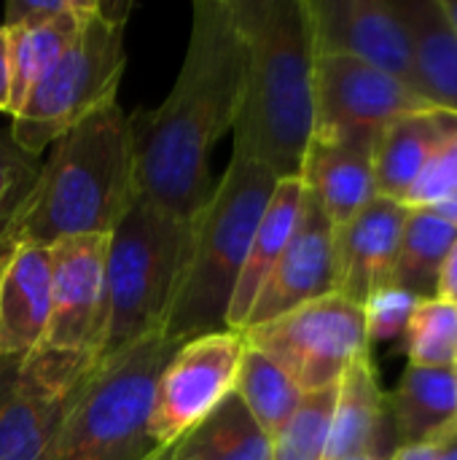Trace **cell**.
Returning a JSON list of instances; mask_svg holds the SVG:
<instances>
[{"label": "cell", "instance_id": "obj_1", "mask_svg": "<svg viewBox=\"0 0 457 460\" xmlns=\"http://www.w3.org/2000/svg\"><path fill=\"white\" fill-rule=\"evenodd\" d=\"M248 49L232 0H197L189 49L167 100L132 121L135 194L191 221L213 194L210 151L242 108Z\"/></svg>", "mask_w": 457, "mask_h": 460}, {"label": "cell", "instance_id": "obj_2", "mask_svg": "<svg viewBox=\"0 0 457 460\" xmlns=\"http://www.w3.org/2000/svg\"><path fill=\"white\" fill-rule=\"evenodd\" d=\"M248 49L234 151L299 178L315 132V38L307 0H232Z\"/></svg>", "mask_w": 457, "mask_h": 460}, {"label": "cell", "instance_id": "obj_3", "mask_svg": "<svg viewBox=\"0 0 457 460\" xmlns=\"http://www.w3.org/2000/svg\"><path fill=\"white\" fill-rule=\"evenodd\" d=\"M135 199L132 121L119 100L62 135L0 234V256L19 245L102 234L110 237Z\"/></svg>", "mask_w": 457, "mask_h": 460}, {"label": "cell", "instance_id": "obj_4", "mask_svg": "<svg viewBox=\"0 0 457 460\" xmlns=\"http://www.w3.org/2000/svg\"><path fill=\"white\" fill-rule=\"evenodd\" d=\"M275 186L277 178L267 167L245 154H232L224 178L191 218L186 264L162 326L167 340L186 342L202 334L229 332V305Z\"/></svg>", "mask_w": 457, "mask_h": 460}, {"label": "cell", "instance_id": "obj_5", "mask_svg": "<svg viewBox=\"0 0 457 460\" xmlns=\"http://www.w3.org/2000/svg\"><path fill=\"white\" fill-rule=\"evenodd\" d=\"M191 240V221L135 194L110 234L92 369L162 332Z\"/></svg>", "mask_w": 457, "mask_h": 460}, {"label": "cell", "instance_id": "obj_6", "mask_svg": "<svg viewBox=\"0 0 457 460\" xmlns=\"http://www.w3.org/2000/svg\"><path fill=\"white\" fill-rule=\"evenodd\" d=\"M180 342L162 332L94 367L43 460H145L156 380Z\"/></svg>", "mask_w": 457, "mask_h": 460}, {"label": "cell", "instance_id": "obj_7", "mask_svg": "<svg viewBox=\"0 0 457 460\" xmlns=\"http://www.w3.org/2000/svg\"><path fill=\"white\" fill-rule=\"evenodd\" d=\"M127 13L129 5L97 3L67 51L32 86L11 124V140L24 154L40 156V151L116 100L127 65Z\"/></svg>", "mask_w": 457, "mask_h": 460}, {"label": "cell", "instance_id": "obj_8", "mask_svg": "<svg viewBox=\"0 0 457 460\" xmlns=\"http://www.w3.org/2000/svg\"><path fill=\"white\" fill-rule=\"evenodd\" d=\"M242 337L250 348L272 358L302 394L337 385L345 369L369 353L364 307L339 294L302 305L242 332Z\"/></svg>", "mask_w": 457, "mask_h": 460}, {"label": "cell", "instance_id": "obj_9", "mask_svg": "<svg viewBox=\"0 0 457 460\" xmlns=\"http://www.w3.org/2000/svg\"><path fill=\"white\" fill-rule=\"evenodd\" d=\"M92 361L51 350L0 358V460H43Z\"/></svg>", "mask_w": 457, "mask_h": 460}, {"label": "cell", "instance_id": "obj_10", "mask_svg": "<svg viewBox=\"0 0 457 460\" xmlns=\"http://www.w3.org/2000/svg\"><path fill=\"white\" fill-rule=\"evenodd\" d=\"M242 350L240 332H213L180 342L162 369L151 402L148 434L159 450L175 445L234 394Z\"/></svg>", "mask_w": 457, "mask_h": 460}, {"label": "cell", "instance_id": "obj_11", "mask_svg": "<svg viewBox=\"0 0 457 460\" xmlns=\"http://www.w3.org/2000/svg\"><path fill=\"white\" fill-rule=\"evenodd\" d=\"M436 108L399 78L347 54L315 59V132L382 129L399 116Z\"/></svg>", "mask_w": 457, "mask_h": 460}, {"label": "cell", "instance_id": "obj_12", "mask_svg": "<svg viewBox=\"0 0 457 460\" xmlns=\"http://www.w3.org/2000/svg\"><path fill=\"white\" fill-rule=\"evenodd\" d=\"M315 51L356 57L423 97L407 24L391 0H307Z\"/></svg>", "mask_w": 457, "mask_h": 460}, {"label": "cell", "instance_id": "obj_13", "mask_svg": "<svg viewBox=\"0 0 457 460\" xmlns=\"http://www.w3.org/2000/svg\"><path fill=\"white\" fill-rule=\"evenodd\" d=\"M110 237L89 234L54 243L51 251V315L38 348L67 356H86L100 332L105 259Z\"/></svg>", "mask_w": 457, "mask_h": 460}, {"label": "cell", "instance_id": "obj_14", "mask_svg": "<svg viewBox=\"0 0 457 460\" xmlns=\"http://www.w3.org/2000/svg\"><path fill=\"white\" fill-rule=\"evenodd\" d=\"M334 294V226L321 202L304 189L296 229L264 280L242 332L269 323L302 305ZM240 332V334H242Z\"/></svg>", "mask_w": 457, "mask_h": 460}, {"label": "cell", "instance_id": "obj_15", "mask_svg": "<svg viewBox=\"0 0 457 460\" xmlns=\"http://www.w3.org/2000/svg\"><path fill=\"white\" fill-rule=\"evenodd\" d=\"M407 208L374 197L347 224L334 229V294L364 307L391 286Z\"/></svg>", "mask_w": 457, "mask_h": 460}, {"label": "cell", "instance_id": "obj_16", "mask_svg": "<svg viewBox=\"0 0 457 460\" xmlns=\"http://www.w3.org/2000/svg\"><path fill=\"white\" fill-rule=\"evenodd\" d=\"M380 129L312 135L302 183L321 202L331 226L347 224L374 197V137Z\"/></svg>", "mask_w": 457, "mask_h": 460}, {"label": "cell", "instance_id": "obj_17", "mask_svg": "<svg viewBox=\"0 0 457 460\" xmlns=\"http://www.w3.org/2000/svg\"><path fill=\"white\" fill-rule=\"evenodd\" d=\"M51 315V251L19 245L0 256V358H24Z\"/></svg>", "mask_w": 457, "mask_h": 460}, {"label": "cell", "instance_id": "obj_18", "mask_svg": "<svg viewBox=\"0 0 457 460\" xmlns=\"http://www.w3.org/2000/svg\"><path fill=\"white\" fill-rule=\"evenodd\" d=\"M457 137V113L428 108L385 124L374 137V189L377 197L404 205L426 164Z\"/></svg>", "mask_w": 457, "mask_h": 460}, {"label": "cell", "instance_id": "obj_19", "mask_svg": "<svg viewBox=\"0 0 457 460\" xmlns=\"http://www.w3.org/2000/svg\"><path fill=\"white\" fill-rule=\"evenodd\" d=\"M388 420H391L388 399L380 391L369 353H364L345 369V375L337 383V402H334L326 460L382 456Z\"/></svg>", "mask_w": 457, "mask_h": 460}, {"label": "cell", "instance_id": "obj_20", "mask_svg": "<svg viewBox=\"0 0 457 460\" xmlns=\"http://www.w3.org/2000/svg\"><path fill=\"white\" fill-rule=\"evenodd\" d=\"M302 202H304L302 178L277 181V186L272 191V199H269L256 232H253V240H250V248H248V256H245V264H242L232 305H229V315H226V329L229 332H242V326L248 321V313H250L264 280L269 278L272 267L283 256V251H286V245H288V240H291V234L296 229Z\"/></svg>", "mask_w": 457, "mask_h": 460}, {"label": "cell", "instance_id": "obj_21", "mask_svg": "<svg viewBox=\"0 0 457 460\" xmlns=\"http://www.w3.org/2000/svg\"><path fill=\"white\" fill-rule=\"evenodd\" d=\"M412 40L423 97L457 113V32L442 0H396Z\"/></svg>", "mask_w": 457, "mask_h": 460}, {"label": "cell", "instance_id": "obj_22", "mask_svg": "<svg viewBox=\"0 0 457 460\" xmlns=\"http://www.w3.org/2000/svg\"><path fill=\"white\" fill-rule=\"evenodd\" d=\"M388 410L399 445L431 439L457 420L455 372L409 364Z\"/></svg>", "mask_w": 457, "mask_h": 460}, {"label": "cell", "instance_id": "obj_23", "mask_svg": "<svg viewBox=\"0 0 457 460\" xmlns=\"http://www.w3.org/2000/svg\"><path fill=\"white\" fill-rule=\"evenodd\" d=\"M170 460H272V442L229 394L202 423L167 447Z\"/></svg>", "mask_w": 457, "mask_h": 460}, {"label": "cell", "instance_id": "obj_24", "mask_svg": "<svg viewBox=\"0 0 457 460\" xmlns=\"http://www.w3.org/2000/svg\"><path fill=\"white\" fill-rule=\"evenodd\" d=\"M455 240V226L444 224L428 208H407L391 286L415 296L417 302L436 299L439 278Z\"/></svg>", "mask_w": 457, "mask_h": 460}, {"label": "cell", "instance_id": "obj_25", "mask_svg": "<svg viewBox=\"0 0 457 460\" xmlns=\"http://www.w3.org/2000/svg\"><path fill=\"white\" fill-rule=\"evenodd\" d=\"M100 0H83L78 11L59 19L27 27H5L11 40V116L24 105L32 86L46 75V70L67 51L78 35L83 19L97 8Z\"/></svg>", "mask_w": 457, "mask_h": 460}, {"label": "cell", "instance_id": "obj_26", "mask_svg": "<svg viewBox=\"0 0 457 460\" xmlns=\"http://www.w3.org/2000/svg\"><path fill=\"white\" fill-rule=\"evenodd\" d=\"M234 394L240 396L248 415L269 439L288 423V418L296 412L304 396L272 358H267L261 350L250 348L248 342L240 358Z\"/></svg>", "mask_w": 457, "mask_h": 460}, {"label": "cell", "instance_id": "obj_27", "mask_svg": "<svg viewBox=\"0 0 457 460\" xmlns=\"http://www.w3.org/2000/svg\"><path fill=\"white\" fill-rule=\"evenodd\" d=\"M337 385L304 394L288 423L269 439L272 460H326Z\"/></svg>", "mask_w": 457, "mask_h": 460}, {"label": "cell", "instance_id": "obj_28", "mask_svg": "<svg viewBox=\"0 0 457 460\" xmlns=\"http://www.w3.org/2000/svg\"><path fill=\"white\" fill-rule=\"evenodd\" d=\"M404 337H407L409 364L426 369H455L457 307L442 299L417 302Z\"/></svg>", "mask_w": 457, "mask_h": 460}, {"label": "cell", "instance_id": "obj_29", "mask_svg": "<svg viewBox=\"0 0 457 460\" xmlns=\"http://www.w3.org/2000/svg\"><path fill=\"white\" fill-rule=\"evenodd\" d=\"M40 159L24 154L11 135H0V234L22 208L24 197L30 194L38 172H40Z\"/></svg>", "mask_w": 457, "mask_h": 460}, {"label": "cell", "instance_id": "obj_30", "mask_svg": "<svg viewBox=\"0 0 457 460\" xmlns=\"http://www.w3.org/2000/svg\"><path fill=\"white\" fill-rule=\"evenodd\" d=\"M417 299L388 286L380 294H374L366 305H364V318H366V337L369 345L374 342H388L396 340L407 332V323L412 318Z\"/></svg>", "mask_w": 457, "mask_h": 460}, {"label": "cell", "instance_id": "obj_31", "mask_svg": "<svg viewBox=\"0 0 457 460\" xmlns=\"http://www.w3.org/2000/svg\"><path fill=\"white\" fill-rule=\"evenodd\" d=\"M453 194H457V137L426 164L404 197V208H431Z\"/></svg>", "mask_w": 457, "mask_h": 460}, {"label": "cell", "instance_id": "obj_32", "mask_svg": "<svg viewBox=\"0 0 457 460\" xmlns=\"http://www.w3.org/2000/svg\"><path fill=\"white\" fill-rule=\"evenodd\" d=\"M83 0H11L5 5L3 27H27V24H43L51 19H59L65 13H73L81 8Z\"/></svg>", "mask_w": 457, "mask_h": 460}, {"label": "cell", "instance_id": "obj_33", "mask_svg": "<svg viewBox=\"0 0 457 460\" xmlns=\"http://www.w3.org/2000/svg\"><path fill=\"white\" fill-rule=\"evenodd\" d=\"M0 113H11V40L0 24Z\"/></svg>", "mask_w": 457, "mask_h": 460}, {"label": "cell", "instance_id": "obj_34", "mask_svg": "<svg viewBox=\"0 0 457 460\" xmlns=\"http://www.w3.org/2000/svg\"><path fill=\"white\" fill-rule=\"evenodd\" d=\"M436 299L442 302H450L457 307V240L450 248V256L444 261V270H442V278H439V294Z\"/></svg>", "mask_w": 457, "mask_h": 460}, {"label": "cell", "instance_id": "obj_35", "mask_svg": "<svg viewBox=\"0 0 457 460\" xmlns=\"http://www.w3.org/2000/svg\"><path fill=\"white\" fill-rule=\"evenodd\" d=\"M434 460H457V420L431 437Z\"/></svg>", "mask_w": 457, "mask_h": 460}, {"label": "cell", "instance_id": "obj_36", "mask_svg": "<svg viewBox=\"0 0 457 460\" xmlns=\"http://www.w3.org/2000/svg\"><path fill=\"white\" fill-rule=\"evenodd\" d=\"M428 210H431L434 216H439L444 224H450V226H455L457 229V194L442 199V202H436V205H431Z\"/></svg>", "mask_w": 457, "mask_h": 460}, {"label": "cell", "instance_id": "obj_37", "mask_svg": "<svg viewBox=\"0 0 457 460\" xmlns=\"http://www.w3.org/2000/svg\"><path fill=\"white\" fill-rule=\"evenodd\" d=\"M442 8H444L447 19L453 22V27H455L457 32V0H442Z\"/></svg>", "mask_w": 457, "mask_h": 460}, {"label": "cell", "instance_id": "obj_38", "mask_svg": "<svg viewBox=\"0 0 457 460\" xmlns=\"http://www.w3.org/2000/svg\"><path fill=\"white\" fill-rule=\"evenodd\" d=\"M145 460H170V450H156V453H151Z\"/></svg>", "mask_w": 457, "mask_h": 460}, {"label": "cell", "instance_id": "obj_39", "mask_svg": "<svg viewBox=\"0 0 457 460\" xmlns=\"http://www.w3.org/2000/svg\"><path fill=\"white\" fill-rule=\"evenodd\" d=\"M342 460H391L385 456H353V458H342Z\"/></svg>", "mask_w": 457, "mask_h": 460}, {"label": "cell", "instance_id": "obj_40", "mask_svg": "<svg viewBox=\"0 0 457 460\" xmlns=\"http://www.w3.org/2000/svg\"><path fill=\"white\" fill-rule=\"evenodd\" d=\"M453 372H455V394H457V364H455V369H453Z\"/></svg>", "mask_w": 457, "mask_h": 460}]
</instances>
